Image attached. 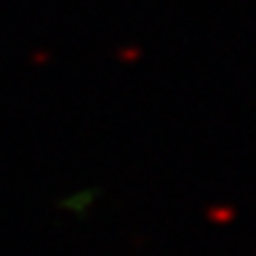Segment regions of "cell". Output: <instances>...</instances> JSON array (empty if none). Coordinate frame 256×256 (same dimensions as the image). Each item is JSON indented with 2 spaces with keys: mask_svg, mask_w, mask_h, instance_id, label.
Instances as JSON below:
<instances>
[{
  "mask_svg": "<svg viewBox=\"0 0 256 256\" xmlns=\"http://www.w3.org/2000/svg\"><path fill=\"white\" fill-rule=\"evenodd\" d=\"M94 192H80V194H70V196H65L62 202H60V206L68 212V214H75V216H82L90 212V206H92V202H94Z\"/></svg>",
  "mask_w": 256,
  "mask_h": 256,
  "instance_id": "obj_1",
  "label": "cell"
}]
</instances>
